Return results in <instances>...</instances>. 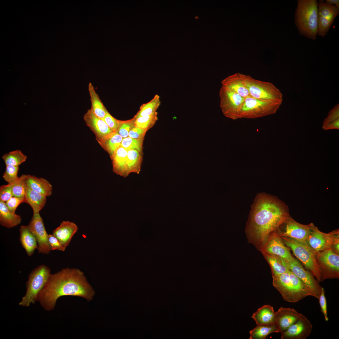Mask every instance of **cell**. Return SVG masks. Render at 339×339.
<instances>
[{"mask_svg": "<svg viewBox=\"0 0 339 339\" xmlns=\"http://www.w3.org/2000/svg\"><path fill=\"white\" fill-rule=\"evenodd\" d=\"M290 217L288 206L282 201L265 193L258 194L247 227L249 239L261 249L269 235Z\"/></svg>", "mask_w": 339, "mask_h": 339, "instance_id": "6da1fadb", "label": "cell"}, {"mask_svg": "<svg viewBox=\"0 0 339 339\" xmlns=\"http://www.w3.org/2000/svg\"><path fill=\"white\" fill-rule=\"evenodd\" d=\"M95 292L83 273L79 269L67 268L51 274L38 294L37 301L46 310L53 309L60 297L70 296L92 300Z\"/></svg>", "mask_w": 339, "mask_h": 339, "instance_id": "7a4b0ae2", "label": "cell"}, {"mask_svg": "<svg viewBox=\"0 0 339 339\" xmlns=\"http://www.w3.org/2000/svg\"><path fill=\"white\" fill-rule=\"evenodd\" d=\"M272 284L284 300L296 303L308 296L319 299L320 294L290 271L280 274H272Z\"/></svg>", "mask_w": 339, "mask_h": 339, "instance_id": "3957f363", "label": "cell"}, {"mask_svg": "<svg viewBox=\"0 0 339 339\" xmlns=\"http://www.w3.org/2000/svg\"><path fill=\"white\" fill-rule=\"evenodd\" d=\"M318 13L316 0H299L295 13V24L300 35L316 39Z\"/></svg>", "mask_w": 339, "mask_h": 339, "instance_id": "277c9868", "label": "cell"}, {"mask_svg": "<svg viewBox=\"0 0 339 339\" xmlns=\"http://www.w3.org/2000/svg\"><path fill=\"white\" fill-rule=\"evenodd\" d=\"M280 237L285 245L291 248L293 254L301 261L318 282H321L320 269L316 259L315 252L307 242L300 241L288 237Z\"/></svg>", "mask_w": 339, "mask_h": 339, "instance_id": "5b68a950", "label": "cell"}, {"mask_svg": "<svg viewBox=\"0 0 339 339\" xmlns=\"http://www.w3.org/2000/svg\"><path fill=\"white\" fill-rule=\"evenodd\" d=\"M51 274L50 268L45 265H41L33 269L29 275L26 283V292L19 305L27 307L34 304Z\"/></svg>", "mask_w": 339, "mask_h": 339, "instance_id": "8992f818", "label": "cell"}, {"mask_svg": "<svg viewBox=\"0 0 339 339\" xmlns=\"http://www.w3.org/2000/svg\"><path fill=\"white\" fill-rule=\"evenodd\" d=\"M282 102L262 100L249 96L245 98L240 119H255L276 113Z\"/></svg>", "mask_w": 339, "mask_h": 339, "instance_id": "52a82bcc", "label": "cell"}, {"mask_svg": "<svg viewBox=\"0 0 339 339\" xmlns=\"http://www.w3.org/2000/svg\"><path fill=\"white\" fill-rule=\"evenodd\" d=\"M242 76L244 83L252 97L282 102V93L272 83L255 79L248 75L242 74Z\"/></svg>", "mask_w": 339, "mask_h": 339, "instance_id": "ba28073f", "label": "cell"}, {"mask_svg": "<svg viewBox=\"0 0 339 339\" xmlns=\"http://www.w3.org/2000/svg\"><path fill=\"white\" fill-rule=\"evenodd\" d=\"M220 106L224 116L235 120L240 119L245 98L222 86L219 92Z\"/></svg>", "mask_w": 339, "mask_h": 339, "instance_id": "9c48e42d", "label": "cell"}, {"mask_svg": "<svg viewBox=\"0 0 339 339\" xmlns=\"http://www.w3.org/2000/svg\"><path fill=\"white\" fill-rule=\"evenodd\" d=\"M319 266L321 282L328 278L339 277V256L332 248L315 252Z\"/></svg>", "mask_w": 339, "mask_h": 339, "instance_id": "30bf717a", "label": "cell"}, {"mask_svg": "<svg viewBox=\"0 0 339 339\" xmlns=\"http://www.w3.org/2000/svg\"><path fill=\"white\" fill-rule=\"evenodd\" d=\"M339 230L336 229L328 233L322 232L312 223L307 242L315 252L332 248L336 244L339 242Z\"/></svg>", "mask_w": 339, "mask_h": 339, "instance_id": "8fae6325", "label": "cell"}, {"mask_svg": "<svg viewBox=\"0 0 339 339\" xmlns=\"http://www.w3.org/2000/svg\"><path fill=\"white\" fill-rule=\"evenodd\" d=\"M312 223L304 225L300 223L290 216L280 227L276 232L280 236L288 237L297 240L306 242L309 235Z\"/></svg>", "mask_w": 339, "mask_h": 339, "instance_id": "7c38bea8", "label": "cell"}, {"mask_svg": "<svg viewBox=\"0 0 339 339\" xmlns=\"http://www.w3.org/2000/svg\"><path fill=\"white\" fill-rule=\"evenodd\" d=\"M28 226L37 241L38 252L49 254L51 250L48 242L49 234L46 230L43 219L39 213H33Z\"/></svg>", "mask_w": 339, "mask_h": 339, "instance_id": "4fadbf2b", "label": "cell"}, {"mask_svg": "<svg viewBox=\"0 0 339 339\" xmlns=\"http://www.w3.org/2000/svg\"><path fill=\"white\" fill-rule=\"evenodd\" d=\"M312 325L302 314L294 324L282 332L281 339H306L310 334Z\"/></svg>", "mask_w": 339, "mask_h": 339, "instance_id": "5bb4252c", "label": "cell"}, {"mask_svg": "<svg viewBox=\"0 0 339 339\" xmlns=\"http://www.w3.org/2000/svg\"><path fill=\"white\" fill-rule=\"evenodd\" d=\"M262 252L279 256L284 260L293 257L276 231L271 234L261 248Z\"/></svg>", "mask_w": 339, "mask_h": 339, "instance_id": "9a60e30c", "label": "cell"}, {"mask_svg": "<svg viewBox=\"0 0 339 339\" xmlns=\"http://www.w3.org/2000/svg\"><path fill=\"white\" fill-rule=\"evenodd\" d=\"M87 125L95 134L99 143L112 133V131L103 119L96 116L91 109H89L83 116Z\"/></svg>", "mask_w": 339, "mask_h": 339, "instance_id": "2e32d148", "label": "cell"}, {"mask_svg": "<svg viewBox=\"0 0 339 339\" xmlns=\"http://www.w3.org/2000/svg\"><path fill=\"white\" fill-rule=\"evenodd\" d=\"M289 270L306 284L312 287L320 294L321 287L313 275L305 270L294 257L284 260Z\"/></svg>", "mask_w": 339, "mask_h": 339, "instance_id": "e0dca14e", "label": "cell"}, {"mask_svg": "<svg viewBox=\"0 0 339 339\" xmlns=\"http://www.w3.org/2000/svg\"><path fill=\"white\" fill-rule=\"evenodd\" d=\"M301 315L293 308L280 307L275 312V322L280 332L282 333L287 329Z\"/></svg>", "mask_w": 339, "mask_h": 339, "instance_id": "ac0fdd59", "label": "cell"}, {"mask_svg": "<svg viewBox=\"0 0 339 339\" xmlns=\"http://www.w3.org/2000/svg\"><path fill=\"white\" fill-rule=\"evenodd\" d=\"M78 229V227L74 223L68 221H64L53 231L52 234L66 247L69 245Z\"/></svg>", "mask_w": 339, "mask_h": 339, "instance_id": "d6986e66", "label": "cell"}, {"mask_svg": "<svg viewBox=\"0 0 339 339\" xmlns=\"http://www.w3.org/2000/svg\"><path fill=\"white\" fill-rule=\"evenodd\" d=\"M221 83L222 86L244 98L251 96L244 83L242 73H238L230 75L223 80Z\"/></svg>", "mask_w": 339, "mask_h": 339, "instance_id": "ffe728a7", "label": "cell"}, {"mask_svg": "<svg viewBox=\"0 0 339 339\" xmlns=\"http://www.w3.org/2000/svg\"><path fill=\"white\" fill-rule=\"evenodd\" d=\"M27 187L46 196L52 193V186L50 182L42 178L27 175L26 180Z\"/></svg>", "mask_w": 339, "mask_h": 339, "instance_id": "44dd1931", "label": "cell"}, {"mask_svg": "<svg viewBox=\"0 0 339 339\" xmlns=\"http://www.w3.org/2000/svg\"><path fill=\"white\" fill-rule=\"evenodd\" d=\"M127 151L121 146L110 156L114 172L125 177L126 175V162Z\"/></svg>", "mask_w": 339, "mask_h": 339, "instance_id": "7402d4cb", "label": "cell"}, {"mask_svg": "<svg viewBox=\"0 0 339 339\" xmlns=\"http://www.w3.org/2000/svg\"><path fill=\"white\" fill-rule=\"evenodd\" d=\"M19 241L29 256L34 253L37 249L38 244L34 236L30 230L28 225H22L19 229Z\"/></svg>", "mask_w": 339, "mask_h": 339, "instance_id": "603a6c76", "label": "cell"}, {"mask_svg": "<svg viewBox=\"0 0 339 339\" xmlns=\"http://www.w3.org/2000/svg\"><path fill=\"white\" fill-rule=\"evenodd\" d=\"M19 215L11 212L4 202L0 201V223L8 228L14 227L21 221Z\"/></svg>", "mask_w": 339, "mask_h": 339, "instance_id": "cb8c5ba5", "label": "cell"}, {"mask_svg": "<svg viewBox=\"0 0 339 339\" xmlns=\"http://www.w3.org/2000/svg\"><path fill=\"white\" fill-rule=\"evenodd\" d=\"M275 312L272 306L266 304L258 309L251 317L257 325L275 323Z\"/></svg>", "mask_w": 339, "mask_h": 339, "instance_id": "d4e9b609", "label": "cell"}, {"mask_svg": "<svg viewBox=\"0 0 339 339\" xmlns=\"http://www.w3.org/2000/svg\"><path fill=\"white\" fill-rule=\"evenodd\" d=\"M47 196L27 187L25 198V203L32 209L33 213H39L46 202Z\"/></svg>", "mask_w": 339, "mask_h": 339, "instance_id": "484cf974", "label": "cell"}, {"mask_svg": "<svg viewBox=\"0 0 339 339\" xmlns=\"http://www.w3.org/2000/svg\"><path fill=\"white\" fill-rule=\"evenodd\" d=\"M88 90L91 103V110L96 116L103 119L108 112L96 93L94 86L90 82L88 85Z\"/></svg>", "mask_w": 339, "mask_h": 339, "instance_id": "4316f807", "label": "cell"}, {"mask_svg": "<svg viewBox=\"0 0 339 339\" xmlns=\"http://www.w3.org/2000/svg\"><path fill=\"white\" fill-rule=\"evenodd\" d=\"M142 154L135 150L127 151L126 162L127 176L132 172L139 174L142 162Z\"/></svg>", "mask_w": 339, "mask_h": 339, "instance_id": "83f0119b", "label": "cell"}, {"mask_svg": "<svg viewBox=\"0 0 339 339\" xmlns=\"http://www.w3.org/2000/svg\"><path fill=\"white\" fill-rule=\"evenodd\" d=\"M262 253L271 267L272 274H280L289 270L284 259L282 258L266 252Z\"/></svg>", "mask_w": 339, "mask_h": 339, "instance_id": "f1b7e54d", "label": "cell"}, {"mask_svg": "<svg viewBox=\"0 0 339 339\" xmlns=\"http://www.w3.org/2000/svg\"><path fill=\"white\" fill-rule=\"evenodd\" d=\"M280 332L276 324L258 325L249 331L250 339H265L269 335Z\"/></svg>", "mask_w": 339, "mask_h": 339, "instance_id": "f546056e", "label": "cell"}, {"mask_svg": "<svg viewBox=\"0 0 339 339\" xmlns=\"http://www.w3.org/2000/svg\"><path fill=\"white\" fill-rule=\"evenodd\" d=\"M123 139L116 131L99 143L110 156L121 146Z\"/></svg>", "mask_w": 339, "mask_h": 339, "instance_id": "4dcf8cb0", "label": "cell"}, {"mask_svg": "<svg viewBox=\"0 0 339 339\" xmlns=\"http://www.w3.org/2000/svg\"><path fill=\"white\" fill-rule=\"evenodd\" d=\"M160 104L159 96L156 94L150 101L141 105L139 110L133 117L136 119L155 113Z\"/></svg>", "mask_w": 339, "mask_h": 339, "instance_id": "1f68e13d", "label": "cell"}, {"mask_svg": "<svg viewBox=\"0 0 339 339\" xmlns=\"http://www.w3.org/2000/svg\"><path fill=\"white\" fill-rule=\"evenodd\" d=\"M2 158L6 165L19 166L26 161L27 157L20 150H16L5 153Z\"/></svg>", "mask_w": 339, "mask_h": 339, "instance_id": "d6a6232c", "label": "cell"}, {"mask_svg": "<svg viewBox=\"0 0 339 339\" xmlns=\"http://www.w3.org/2000/svg\"><path fill=\"white\" fill-rule=\"evenodd\" d=\"M318 15L326 19L334 20L339 13V8L335 5L327 4L323 0L317 2Z\"/></svg>", "mask_w": 339, "mask_h": 339, "instance_id": "836d02e7", "label": "cell"}, {"mask_svg": "<svg viewBox=\"0 0 339 339\" xmlns=\"http://www.w3.org/2000/svg\"><path fill=\"white\" fill-rule=\"evenodd\" d=\"M157 120V112L151 115L140 116L135 119L134 126L148 130L153 126Z\"/></svg>", "mask_w": 339, "mask_h": 339, "instance_id": "e575fe53", "label": "cell"}, {"mask_svg": "<svg viewBox=\"0 0 339 339\" xmlns=\"http://www.w3.org/2000/svg\"><path fill=\"white\" fill-rule=\"evenodd\" d=\"M27 175L23 174L14 183L13 187V196L25 198Z\"/></svg>", "mask_w": 339, "mask_h": 339, "instance_id": "d590c367", "label": "cell"}, {"mask_svg": "<svg viewBox=\"0 0 339 339\" xmlns=\"http://www.w3.org/2000/svg\"><path fill=\"white\" fill-rule=\"evenodd\" d=\"M143 140L135 139L129 137L123 139L121 146L127 151L135 150L142 154Z\"/></svg>", "mask_w": 339, "mask_h": 339, "instance_id": "8d00e7d4", "label": "cell"}, {"mask_svg": "<svg viewBox=\"0 0 339 339\" xmlns=\"http://www.w3.org/2000/svg\"><path fill=\"white\" fill-rule=\"evenodd\" d=\"M318 15L317 24V34L322 37L325 36L327 33L334 22Z\"/></svg>", "mask_w": 339, "mask_h": 339, "instance_id": "74e56055", "label": "cell"}, {"mask_svg": "<svg viewBox=\"0 0 339 339\" xmlns=\"http://www.w3.org/2000/svg\"><path fill=\"white\" fill-rule=\"evenodd\" d=\"M6 166L5 170L3 176V178L8 183H13L19 178L18 176L19 166L10 165Z\"/></svg>", "mask_w": 339, "mask_h": 339, "instance_id": "f35d334b", "label": "cell"}, {"mask_svg": "<svg viewBox=\"0 0 339 339\" xmlns=\"http://www.w3.org/2000/svg\"><path fill=\"white\" fill-rule=\"evenodd\" d=\"M135 118L126 121L120 120L117 132L123 138L128 137L129 131L134 126Z\"/></svg>", "mask_w": 339, "mask_h": 339, "instance_id": "ab89813d", "label": "cell"}, {"mask_svg": "<svg viewBox=\"0 0 339 339\" xmlns=\"http://www.w3.org/2000/svg\"><path fill=\"white\" fill-rule=\"evenodd\" d=\"M14 182L0 186V201L6 202L13 196V187Z\"/></svg>", "mask_w": 339, "mask_h": 339, "instance_id": "60d3db41", "label": "cell"}, {"mask_svg": "<svg viewBox=\"0 0 339 339\" xmlns=\"http://www.w3.org/2000/svg\"><path fill=\"white\" fill-rule=\"evenodd\" d=\"M48 242L51 250H65L66 247L52 234L48 235Z\"/></svg>", "mask_w": 339, "mask_h": 339, "instance_id": "b9f144b4", "label": "cell"}, {"mask_svg": "<svg viewBox=\"0 0 339 339\" xmlns=\"http://www.w3.org/2000/svg\"><path fill=\"white\" fill-rule=\"evenodd\" d=\"M23 202H25V198L13 196L5 203L11 212L15 213L18 207Z\"/></svg>", "mask_w": 339, "mask_h": 339, "instance_id": "7bdbcfd3", "label": "cell"}, {"mask_svg": "<svg viewBox=\"0 0 339 339\" xmlns=\"http://www.w3.org/2000/svg\"><path fill=\"white\" fill-rule=\"evenodd\" d=\"M339 119V104L336 105L328 112L327 117L323 122L322 127L330 123Z\"/></svg>", "mask_w": 339, "mask_h": 339, "instance_id": "ee69618b", "label": "cell"}, {"mask_svg": "<svg viewBox=\"0 0 339 339\" xmlns=\"http://www.w3.org/2000/svg\"><path fill=\"white\" fill-rule=\"evenodd\" d=\"M103 119L112 131L114 132L117 131L120 120L114 117L109 112Z\"/></svg>", "mask_w": 339, "mask_h": 339, "instance_id": "f6af8a7d", "label": "cell"}, {"mask_svg": "<svg viewBox=\"0 0 339 339\" xmlns=\"http://www.w3.org/2000/svg\"><path fill=\"white\" fill-rule=\"evenodd\" d=\"M148 130L134 126L130 130L128 137L132 138L143 140L146 133Z\"/></svg>", "mask_w": 339, "mask_h": 339, "instance_id": "bcb514c9", "label": "cell"}, {"mask_svg": "<svg viewBox=\"0 0 339 339\" xmlns=\"http://www.w3.org/2000/svg\"><path fill=\"white\" fill-rule=\"evenodd\" d=\"M318 299L321 311L324 316L326 321H327L329 319L327 314L326 300L325 296V291L324 288L322 287L321 288Z\"/></svg>", "mask_w": 339, "mask_h": 339, "instance_id": "7dc6e473", "label": "cell"}, {"mask_svg": "<svg viewBox=\"0 0 339 339\" xmlns=\"http://www.w3.org/2000/svg\"><path fill=\"white\" fill-rule=\"evenodd\" d=\"M322 128L325 130H327L330 129H339V119L333 121L327 124Z\"/></svg>", "mask_w": 339, "mask_h": 339, "instance_id": "c3c4849f", "label": "cell"}, {"mask_svg": "<svg viewBox=\"0 0 339 339\" xmlns=\"http://www.w3.org/2000/svg\"><path fill=\"white\" fill-rule=\"evenodd\" d=\"M326 3L328 4L335 5L339 8V1L338 0H326Z\"/></svg>", "mask_w": 339, "mask_h": 339, "instance_id": "681fc988", "label": "cell"}]
</instances>
